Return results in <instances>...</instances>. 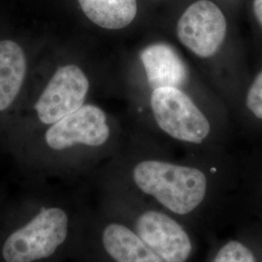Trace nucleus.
<instances>
[{
	"label": "nucleus",
	"instance_id": "obj_6",
	"mask_svg": "<svg viewBox=\"0 0 262 262\" xmlns=\"http://www.w3.org/2000/svg\"><path fill=\"white\" fill-rule=\"evenodd\" d=\"M150 108L159 128L175 140L200 145L211 132L204 113L179 88L152 90Z\"/></svg>",
	"mask_w": 262,
	"mask_h": 262
},
{
	"label": "nucleus",
	"instance_id": "obj_5",
	"mask_svg": "<svg viewBox=\"0 0 262 262\" xmlns=\"http://www.w3.org/2000/svg\"><path fill=\"white\" fill-rule=\"evenodd\" d=\"M111 137L108 117L94 104H84L75 112L44 128L42 146L48 154L61 156L76 149H99Z\"/></svg>",
	"mask_w": 262,
	"mask_h": 262
},
{
	"label": "nucleus",
	"instance_id": "obj_3",
	"mask_svg": "<svg viewBox=\"0 0 262 262\" xmlns=\"http://www.w3.org/2000/svg\"><path fill=\"white\" fill-rule=\"evenodd\" d=\"M75 227V217L68 208L41 206L3 237L1 262L47 261L69 245Z\"/></svg>",
	"mask_w": 262,
	"mask_h": 262
},
{
	"label": "nucleus",
	"instance_id": "obj_1",
	"mask_svg": "<svg viewBox=\"0 0 262 262\" xmlns=\"http://www.w3.org/2000/svg\"><path fill=\"white\" fill-rule=\"evenodd\" d=\"M131 181L141 198L187 225L196 223L213 208L210 180L195 166L142 159L131 169Z\"/></svg>",
	"mask_w": 262,
	"mask_h": 262
},
{
	"label": "nucleus",
	"instance_id": "obj_10",
	"mask_svg": "<svg viewBox=\"0 0 262 262\" xmlns=\"http://www.w3.org/2000/svg\"><path fill=\"white\" fill-rule=\"evenodd\" d=\"M141 61L152 90L179 88L187 83V64L177 50L167 43H154L141 52Z\"/></svg>",
	"mask_w": 262,
	"mask_h": 262
},
{
	"label": "nucleus",
	"instance_id": "obj_8",
	"mask_svg": "<svg viewBox=\"0 0 262 262\" xmlns=\"http://www.w3.org/2000/svg\"><path fill=\"white\" fill-rule=\"evenodd\" d=\"M93 233L94 253L102 262H165L128 225L106 211Z\"/></svg>",
	"mask_w": 262,
	"mask_h": 262
},
{
	"label": "nucleus",
	"instance_id": "obj_12",
	"mask_svg": "<svg viewBox=\"0 0 262 262\" xmlns=\"http://www.w3.org/2000/svg\"><path fill=\"white\" fill-rule=\"evenodd\" d=\"M206 262H258L253 251L240 240L229 239L212 248Z\"/></svg>",
	"mask_w": 262,
	"mask_h": 262
},
{
	"label": "nucleus",
	"instance_id": "obj_4",
	"mask_svg": "<svg viewBox=\"0 0 262 262\" xmlns=\"http://www.w3.org/2000/svg\"><path fill=\"white\" fill-rule=\"evenodd\" d=\"M91 88L82 67L62 63L52 70L32 104L30 115L35 124L46 128L84 106Z\"/></svg>",
	"mask_w": 262,
	"mask_h": 262
},
{
	"label": "nucleus",
	"instance_id": "obj_2",
	"mask_svg": "<svg viewBox=\"0 0 262 262\" xmlns=\"http://www.w3.org/2000/svg\"><path fill=\"white\" fill-rule=\"evenodd\" d=\"M106 212L130 227L165 262H190L195 241L187 225L163 209L138 197L114 200Z\"/></svg>",
	"mask_w": 262,
	"mask_h": 262
},
{
	"label": "nucleus",
	"instance_id": "obj_11",
	"mask_svg": "<svg viewBox=\"0 0 262 262\" xmlns=\"http://www.w3.org/2000/svg\"><path fill=\"white\" fill-rule=\"evenodd\" d=\"M84 16L108 30L126 28L138 13L137 0H78Z\"/></svg>",
	"mask_w": 262,
	"mask_h": 262
},
{
	"label": "nucleus",
	"instance_id": "obj_7",
	"mask_svg": "<svg viewBox=\"0 0 262 262\" xmlns=\"http://www.w3.org/2000/svg\"><path fill=\"white\" fill-rule=\"evenodd\" d=\"M227 21L211 0H198L187 7L177 24L179 41L201 58L215 56L225 42Z\"/></svg>",
	"mask_w": 262,
	"mask_h": 262
},
{
	"label": "nucleus",
	"instance_id": "obj_13",
	"mask_svg": "<svg viewBox=\"0 0 262 262\" xmlns=\"http://www.w3.org/2000/svg\"><path fill=\"white\" fill-rule=\"evenodd\" d=\"M246 104L257 119L262 120V70L256 75L248 91Z\"/></svg>",
	"mask_w": 262,
	"mask_h": 262
},
{
	"label": "nucleus",
	"instance_id": "obj_9",
	"mask_svg": "<svg viewBox=\"0 0 262 262\" xmlns=\"http://www.w3.org/2000/svg\"><path fill=\"white\" fill-rule=\"evenodd\" d=\"M29 57L26 48L13 39H0V115L18 102L28 80Z\"/></svg>",
	"mask_w": 262,
	"mask_h": 262
},
{
	"label": "nucleus",
	"instance_id": "obj_14",
	"mask_svg": "<svg viewBox=\"0 0 262 262\" xmlns=\"http://www.w3.org/2000/svg\"><path fill=\"white\" fill-rule=\"evenodd\" d=\"M253 10L255 19L262 28V0H253Z\"/></svg>",
	"mask_w": 262,
	"mask_h": 262
}]
</instances>
